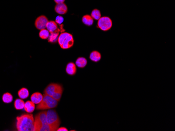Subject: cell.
Returning a JSON list of instances; mask_svg holds the SVG:
<instances>
[{"mask_svg":"<svg viewBox=\"0 0 175 131\" xmlns=\"http://www.w3.org/2000/svg\"><path fill=\"white\" fill-rule=\"evenodd\" d=\"M16 128L18 131H35L34 117L32 113L16 117Z\"/></svg>","mask_w":175,"mask_h":131,"instance_id":"1","label":"cell"},{"mask_svg":"<svg viewBox=\"0 0 175 131\" xmlns=\"http://www.w3.org/2000/svg\"><path fill=\"white\" fill-rule=\"evenodd\" d=\"M47 111L40 112L34 117L35 131H53L46 122Z\"/></svg>","mask_w":175,"mask_h":131,"instance_id":"2","label":"cell"},{"mask_svg":"<svg viewBox=\"0 0 175 131\" xmlns=\"http://www.w3.org/2000/svg\"><path fill=\"white\" fill-rule=\"evenodd\" d=\"M58 101L52 97L44 94L43 98L39 103L37 104L36 109L38 110H47L57 107Z\"/></svg>","mask_w":175,"mask_h":131,"instance_id":"3","label":"cell"},{"mask_svg":"<svg viewBox=\"0 0 175 131\" xmlns=\"http://www.w3.org/2000/svg\"><path fill=\"white\" fill-rule=\"evenodd\" d=\"M46 122L52 128L53 131H57L60 126V120L56 111L52 109L47 111Z\"/></svg>","mask_w":175,"mask_h":131,"instance_id":"4","label":"cell"},{"mask_svg":"<svg viewBox=\"0 0 175 131\" xmlns=\"http://www.w3.org/2000/svg\"><path fill=\"white\" fill-rule=\"evenodd\" d=\"M112 21L111 19L107 16L101 17L98 20L97 27L102 31H108L112 28Z\"/></svg>","mask_w":175,"mask_h":131,"instance_id":"5","label":"cell"},{"mask_svg":"<svg viewBox=\"0 0 175 131\" xmlns=\"http://www.w3.org/2000/svg\"><path fill=\"white\" fill-rule=\"evenodd\" d=\"M48 21L49 20L46 16L44 15H41L36 18L35 22V26L36 28L40 30L45 29Z\"/></svg>","mask_w":175,"mask_h":131,"instance_id":"6","label":"cell"},{"mask_svg":"<svg viewBox=\"0 0 175 131\" xmlns=\"http://www.w3.org/2000/svg\"><path fill=\"white\" fill-rule=\"evenodd\" d=\"M60 84H56V83H50L47 86L44 90V94L47 95L52 97V96L55 93V91L57 90L58 87Z\"/></svg>","mask_w":175,"mask_h":131,"instance_id":"7","label":"cell"},{"mask_svg":"<svg viewBox=\"0 0 175 131\" xmlns=\"http://www.w3.org/2000/svg\"><path fill=\"white\" fill-rule=\"evenodd\" d=\"M74 44V37L71 34H70L69 36L66 38V39L63 42V44L60 47L63 49H68L72 47Z\"/></svg>","mask_w":175,"mask_h":131,"instance_id":"8","label":"cell"},{"mask_svg":"<svg viewBox=\"0 0 175 131\" xmlns=\"http://www.w3.org/2000/svg\"><path fill=\"white\" fill-rule=\"evenodd\" d=\"M55 11L58 14H65L68 11V7L64 3L57 4L55 6Z\"/></svg>","mask_w":175,"mask_h":131,"instance_id":"9","label":"cell"},{"mask_svg":"<svg viewBox=\"0 0 175 131\" xmlns=\"http://www.w3.org/2000/svg\"><path fill=\"white\" fill-rule=\"evenodd\" d=\"M66 72L67 74L69 75H75L77 73V68L75 63L73 62H69L68 63L66 66Z\"/></svg>","mask_w":175,"mask_h":131,"instance_id":"10","label":"cell"},{"mask_svg":"<svg viewBox=\"0 0 175 131\" xmlns=\"http://www.w3.org/2000/svg\"><path fill=\"white\" fill-rule=\"evenodd\" d=\"M43 98V95L39 92H35L31 97V100L35 104H38L42 101Z\"/></svg>","mask_w":175,"mask_h":131,"instance_id":"11","label":"cell"},{"mask_svg":"<svg viewBox=\"0 0 175 131\" xmlns=\"http://www.w3.org/2000/svg\"><path fill=\"white\" fill-rule=\"evenodd\" d=\"M34 103H33L32 101L28 100L25 103L24 110L27 113H33L35 109V105Z\"/></svg>","mask_w":175,"mask_h":131,"instance_id":"12","label":"cell"},{"mask_svg":"<svg viewBox=\"0 0 175 131\" xmlns=\"http://www.w3.org/2000/svg\"><path fill=\"white\" fill-rule=\"evenodd\" d=\"M46 28L50 33L55 32L58 29L57 24L53 20L48 21L46 25Z\"/></svg>","mask_w":175,"mask_h":131,"instance_id":"13","label":"cell"},{"mask_svg":"<svg viewBox=\"0 0 175 131\" xmlns=\"http://www.w3.org/2000/svg\"><path fill=\"white\" fill-rule=\"evenodd\" d=\"M90 59L95 62H98L101 59V54L97 51H93L90 54Z\"/></svg>","mask_w":175,"mask_h":131,"instance_id":"14","label":"cell"},{"mask_svg":"<svg viewBox=\"0 0 175 131\" xmlns=\"http://www.w3.org/2000/svg\"><path fill=\"white\" fill-rule=\"evenodd\" d=\"M82 22L86 26H91L93 24L94 20L91 16V15H84L82 18Z\"/></svg>","mask_w":175,"mask_h":131,"instance_id":"15","label":"cell"},{"mask_svg":"<svg viewBox=\"0 0 175 131\" xmlns=\"http://www.w3.org/2000/svg\"><path fill=\"white\" fill-rule=\"evenodd\" d=\"M63 93V87L62 85H60L57 89V90L55 91V93L52 96V97L59 102L61 99V98L62 97Z\"/></svg>","mask_w":175,"mask_h":131,"instance_id":"16","label":"cell"},{"mask_svg":"<svg viewBox=\"0 0 175 131\" xmlns=\"http://www.w3.org/2000/svg\"><path fill=\"white\" fill-rule=\"evenodd\" d=\"M29 90L24 87L20 89L19 91H18V96L22 99H25L29 97Z\"/></svg>","mask_w":175,"mask_h":131,"instance_id":"17","label":"cell"},{"mask_svg":"<svg viewBox=\"0 0 175 131\" xmlns=\"http://www.w3.org/2000/svg\"><path fill=\"white\" fill-rule=\"evenodd\" d=\"M87 60L85 57H79L76 61V65L79 68H84L87 64Z\"/></svg>","mask_w":175,"mask_h":131,"instance_id":"18","label":"cell"},{"mask_svg":"<svg viewBox=\"0 0 175 131\" xmlns=\"http://www.w3.org/2000/svg\"><path fill=\"white\" fill-rule=\"evenodd\" d=\"M59 31L57 30L53 32H51L49 34V37L48 38V42L51 43H55L57 41L58 38L59 37Z\"/></svg>","mask_w":175,"mask_h":131,"instance_id":"19","label":"cell"},{"mask_svg":"<svg viewBox=\"0 0 175 131\" xmlns=\"http://www.w3.org/2000/svg\"><path fill=\"white\" fill-rule=\"evenodd\" d=\"M15 108L17 110H20L24 108L25 102L22 99H16L15 100L14 103Z\"/></svg>","mask_w":175,"mask_h":131,"instance_id":"20","label":"cell"},{"mask_svg":"<svg viewBox=\"0 0 175 131\" xmlns=\"http://www.w3.org/2000/svg\"><path fill=\"white\" fill-rule=\"evenodd\" d=\"M13 100V96L10 93H6L2 96V100L3 103H10L12 102Z\"/></svg>","mask_w":175,"mask_h":131,"instance_id":"21","label":"cell"},{"mask_svg":"<svg viewBox=\"0 0 175 131\" xmlns=\"http://www.w3.org/2000/svg\"><path fill=\"white\" fill-rule=\"evenodd\" d=\"M70 34L67 32H62L61 34H60L59 36V37L58 38V44L60 45V47L62 46V45L63 44V42L66 39V38L69 36Z\"/></svg>","mask_w":175,"mask_h":131,"instance_id":"22","label":"cell"},{"mask_svg":"<svg viewBox=\"0 0 175 131\" xmlns=\"http://www.w3.org/2000/svg\"><path fill=\"white\" fill-rule=\"evenodd\" d=\"M50 32L49 31L46 29H43L40 30V32H39V36L41 39H47L49 37Z\"/></svg>","mask_w":175,"mask_h":131,"instance_id":"23","label":"cell"},{"mask_svg":"<svg viewBox=\"0 0 175 131\" xmlns=\"http://www.w3.org/2000/svg\"><path fill=\"white\" fill-rule=\"evenodd\" d=\"M91 16L93 18V20H99L101 17L100 11L98 9H93L91 13Z\"/></svg>","mask_w":175,"mask_h":131,"instance_id":"24","label":"cell"},{"mask_svg":"<svg viewBox=\"0 0 175 131\" xmlns=\"http://www.w3.org/2000/svg\"><path fill=\"white\" fill-rule=\"evenodd\" d=\"M63 21H64L63 17L61 16H60V15L57 16L56 18V20H55V22L58 25H61L63 23Z\"/></svg>","mask_w":175,"mask_h":131,"instance_id":"25","label":"cell"},{"mask_svg":"<svg viewBox=\"0 0 175 131\" xmlns=\"http://www.w3.org/2000/svg\"><path fill=\"white\" fill-rule=\"evenodd\" d=\"M57 131H68V129L67 128H65V127H61V128H58L57 130Z\"/></svg>","mask_w":175,"mask_h":131,"instance_id":"26","label":"cell"},{"mask_svg":"<svg viewBox=\"0 0 175 131\" xmlns=\"http://www.w3.org/2000/svg\"><path fill=\"white\" fill-rule=\"evenodd\" d=\"M65 0H54L55 3L57 4H60V3H64Z\"/></svg>","mask_w":175,"mask_h":131,"instance_id":"27","label":"cell"}]
</instances>
